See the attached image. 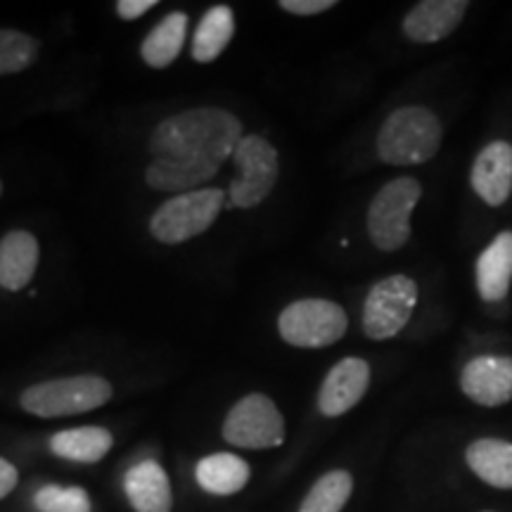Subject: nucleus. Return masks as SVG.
Masks as SVG:
<instances>
[{"label":"nucleus","mask_w":512,"mask_h":512,"mask_svg":"<svg viewBox=\"0 0 512 512\" xmlns=\"http://www.w3.org/2000/svg\"><path fill=\"white\" fill-rule=\"evenodd\" d=\"M422 197L415 178H394L382 185L368 207V235L380 252H399L411 240V216Z\"/></svg>","instance_id":"20e7f679"},{"label":"nucleus","mask_w":512,"mask_h":512,"mask_svg":"<svg viewBox=\"0 0 512 512\" xmlns=\"http://www.w3.org/2000/svg\"><path fill=\"white\" fill-rule=\"evenodd\" d=\"M351 491H354V477L347 470H332L311 486L299 512H342Z\"/></svg>","instance_id":"4be33fe9"},{"label":"nucleus","mask_w":512,"mask_h":512,"mask_svg":"<svg viewBox=\"0 0 512 512\" xmlns=\"http://www.w3.org/2000/svg\"><path fill=\"white\" fill-rule=\"evenodd\" d=\"M124 491L136 512H171L174 508L169 475L155 460L133 465L124 477Z\"/></svg>","instance_id":"4468645a"},{"label":"nucleus","mask_w":512,"mask_h":512,"mask_svg":"<svg viewBox=\"0 0 512 512\" xmlns=\"http://www.w3.org/2000/svg\"><path fill=\"white\" fill-rule=\"evenodd\" d=\"M17 467L10 465L8 460L0 458V498H5L8 494H12V489L17 486Z\"/></svg>","instance_id":"bb28decb"},{"label":"nucleus","mask_w":512,"mask_h":512,"mask_svg":"<svg viewBox=\"0 0 512 512\" xmlns=\"http://www.w3.org/2000/svg\"><path fill=\"white\" fill-rule=\"evenodd\" d=\"M242 136L238 117L219 107H197L164 119L150 138L145 181L159 192H192L233 157Z\"/></svg>","instance_id":"f257e3e1"},{"label":"nucleus","mask_w":512,"mask_h":512,"mask_svg":"<svg viewBox=\"0 0 512 512\" xmlns=\"http://www.w3.org/2000/svg\"><path fill=\"white\" fill-rule=\"evenodd\" d=\"M223 209V192L219 188H202L171 197L150 219L155 240L164 245H181L211 228Z\"/></svg>","instance_id":"39448f33"},{"label":"nucleus","mask_w":512,"mask_h":512,"mask_svg":"<svg viewBox=\"0 0 512 512\" xmlns=\"http://www.w3.org/2000/svg\"><path fill=\"white\" fill-rule=\"evenodd\" d=\"M370 387V366L358 356L342 358L332 366L318 392V411L325 418H339L358 406Z\"/></svg>","instance_id":"9b49d317"},{"label":"nucleus","mask_w":512,"mask_h":512,"mask_svg":"<svg viewBox=\"0 0 512 512\" xmlns=\"http://www.w3.org/2000/svg\"><path fill=\"white\" fill-rule=\"evenodd\" d=\"M444 126L427 107L408 105L392 112L377 133V155L384 164L418 166L437 155Z\"/></svg>","instance_id":"f03ea898"},{"label":"nucleus","mask_w":512,"mask_h":512,"mask_svg":"<svg viewBox=\"0 0 512 512\" xmlns=\"http://www.w3.org/2000/svg\"><path fill=\"white\" fill-rule=\"evenodd\" d=\"M185 31H188V17H185L183 12H171V15H166L162 22L145 36L143 46H140V55H143L147 67L164 69L169 67V64H174L176 57L181 55Z\"/></svg>","instance_id":"aec40b11"},{"label":"nucleus","mask_w":512,"mask_h":512,"mask_svg":"<svg viewBox=\"0 0 512 512\" xmlns=\"http://www.w3.org/2000/svg\"><path fill=\"white\" fill-rule=\"evenodd\" d=\"M249 465L233 453H214L197 463L195 477L204 491L214 496H233L249 482Z\"/></svg>","instance_id":"a211bd4d"},{"label":"nucleus","mask_w":512,"mask_h":512,"mask_svg":"<svg viewBox=\"0 0 512 512\" xmlns=\"http://www.w3.org/2000/svg\"><path fill=\"white\" fill-rule=\"evenodd\" d=\"M235 34V17L228 5H216L202 17L200 27L192 38V57L195 62L209 64L219 60Z\"/></svg>","instance_id":"412c9836"},{"label":"nucleus","mask_w":512,"mask_h":512,"mask_svg":"<svg viewBox=\"0 0 512 512\" xmlns=\"http://www.w3.org/2000/svg\"><path fill=\"white\" fill-rule=\"evenodd\" d=\"M112 399V384L98 375L48 380L22 392V408L38 418H64L95 411Z\"/></svg>","instance_id":"7ed1b4c3"},{"label":"nucleus","mask_w":512,"mask_h":512,"mask_svg":"<svg viewBox=\"0 0 512 512\" xmlns=\"http://www.w3.org/2000/svg\"><path fill=\"white\" fill-rule=\"evenodd\" d=\"M472 190L489 207H503L512 195V145L494 140L479 152L470 171Z\"/></svg>","instance_id":"f8f14e48"},{"label":"nucleus","mask_w":512,"mask_h":512,"mask_svg":"<svg viewBox=\"0 0 512 512\" xmlns=\"http://www.w3.org/2000/svg\"><path fill=\"white\" fill-rule=\"evenodd\" d=\"M512 285V230L498 233L477 259V290L484 302H503Z\"/></svg>","instance_id":"2eb2a0df"},{"label":"nucleus","mask_w":512,"mask_h":512,"mask_svg":"<svg viewBox=\"0 0 512 512\" xmlns=\"http://www.w3.org/2000/svg\"><path fill=\"white\" fill-rule=\"evenodd\" d=\"M467 10L465 0H422L403 19V34L413 43H439L460 27Z\"/></svg>","instance_id":"ddd939ff"},{"label":"nucleus","mask_w":512,"mask_h":512,"mask_svg":"<svg viewBox=\"0 0 512 512\" xmlns=\"http://www.w3.org/2000/svg\"><path fill=\"white\" fill-rule=\"evenodd\" d=\"M460 389L470 401L498 408L512 399V358L501 354L475 356L463 368Z\"/></svg>","instance_id":"9d476101"},{"label":"nucleus","mask_w":512,"mask_h":512,"mask_svg":"<svg viewBox=\"0 0 512 512\" xmlns=\"http://www.w3.org/2000/svg\"><path fill=\"white\" fill-rule=\"evenodd\" d=\"M38 48L41 46L34 36L15 29H0V76L29 69L36 62Z\"/></svg>","instance_id":"5701e85b"},{"label":"nucleus","mask_w":512,"mask_h":512,"mask_svg":"<svg viewBox=\"0 0 512 512\" xmlns=\"http://www.w3.org/2000/svg\"><path fill=\"white\" fill-rule=\"evenodd\" d=\"M38 256V240L27 230H12L0 240V287L10 292L24 290L34 278Z\"/></svg>","instance_id":"dca6fc26"},{"label":"nucleus","mask_w":512,"mask_h":512,"mask_svg":"<svg viewBox=\"0 0 512 512\" xmlns=\"http://www.w3.org/2000/svg\"><path fill=\"white\" fill-rule=\"evenodd\" d=\"M34 505L38 512H91V498L81 486H43L36 491Z\"/></svg>","instance_id":"b1692460"},{"label":"nucleus","mask_w":512,"mask_h":512,"mask_svg":"<svg viewBox=\"0 0 512 512\" xmlns=\"http://www.w3.org/2000/svg\"><path fill=\"white\" fill-rule=\"evenodd\" d=\"M470 470L494 489H512V444L503 439H477L467 446Z\"/></svg>","instance_id":"f3484780"},{"label":"nucleus","mask_w":512,"mask_h":512,"mask_svg":"<svg viewBox=\"0 0 512 512\" xmlns=\"http://www.w3.org/2000/svg\"><path fill=\"white\" fill-rule=\"evenodd\" d=\"M223 439L240 448H275L285 441V418L264 394H247L230 408Z\"/></svg>","instance_id":"1a4fd4ad"},{"label":"nucleus","mask_w":512,"mask_h":512,"mask_svg":"<svg viewBox=\"0 0 512 512\" xmlns=\"http://www.w3.org/2000/svg\"><path fill=\"white\" fill-rule=\"evenodd\" d=\"M238 176L230 183V200L235 207L252 209L271 195L278 183V150L261 136H245L233 152Z\"/></svg>","instance_id":"6e6552de"},{"label":"nucleus","mask_w":512,"mask_h":512,"mask_svg":"<svg viewBox=\"0 0 512 512\" xmlns=\"http://www.w3.org/2000/svg\"><path fill=\"white\" fill-rule=\"evenodd\" d=\"M347 328V311L330 299H299L278 316L280 337L297 349L332 347Z\"/></svg>","instance_id":"423d86ee"},{"label":"nucleus","mask_w":512,"mask_h":512,"mask_svg":"<svg viewBox=\"0 0 512 512\" xmlns=\"http://www.w3.org/2000/svg\"><path fill=\"white\" fill-rule=\"evenodd\" d=\"M0 195H3V183H0Z\"/></svg>","instance_id":"cd10ccee"},{"label":"nucleus","mask_w":512,"mask_h":512,"mask_svg":"<svg viewBox=\"0 0 512 512\" xmlns=\"http://www.w3.org/2000/svg\"><path fill=\"white\" fill-rule=\"evenodd\" d=\"M415 306H418V283L411 275H387L368 292L363 304V332L375 342L392 339L406 328Z\"/></svg>","instance_id":"0eeeda50"},{"label":"nucleus","mask_w":512,"mask_h":512,"mask_svg":"<svg viewBox=\"0 0 512 512\" xmlns=\"http://www.w3.org/2000/svg\"><path fill=\"white\" fill-rule=\"evenodd\" d=\"M114 444L105 427H76V430L57 432L50 439V451L72 463H100Z\"/></svg>","instance_id":"6ab92c4d"},{"label":"nucleus","mask_w":512,"mask_h":512,"mask_svg":"<svg viewBox=\"0 0 512 512\" xmlns=\"http://www.w3.org/2000/svg\"><path fill=\"white\" fill-rule=\"evenodd\" d=\"M157 5V0H119L117 3V15L121 19H138L143 17L147 10H152Z\"/></svg>","instance_id":"a878e982"},{"label":"nucleus","mask_w":512,"mask_h":512,"mask_svg":"<svg viewBox=\"0 0 512 512\" xmlns=\"http://www.w3.org/2000/svg\"><path fill=\"white\" fill-rule=\"evenodd\" d=\"M335 0H280V10L299 17H313L335 8Z\"/></svg>","instance_id":"393cba45"}]
</instances>
